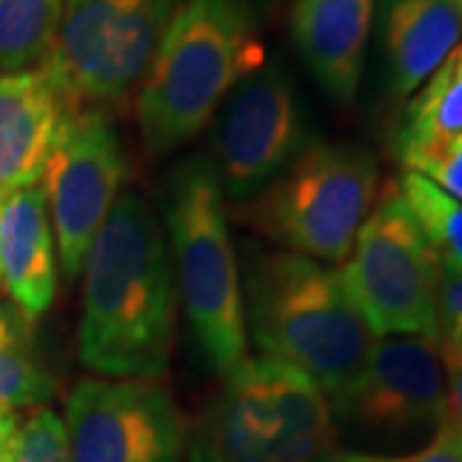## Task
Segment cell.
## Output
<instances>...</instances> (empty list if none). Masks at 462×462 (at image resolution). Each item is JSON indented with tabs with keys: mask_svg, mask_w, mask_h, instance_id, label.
I'll return each mask as SVG.
<instances>
[{
	"mask_svg": "<svg viewBox=\"0 0 462 462\" xmlns=\"http://www.w3.org/2000/svg\"><path fill=\"white\" fill-rule=\"evenodd\" d=\"M80 360L114 380L162 378L172 357L178 285L165 231L139 193H121L85 254Z\"/></svg>",
	"mask_w": 462,
	"mask_h": 462,
	"instance_id": "1",
	"label": "cell"
},
{
	"mask_svg": "<svg viewBox=\"0 0 462 462\" xmlns=\"http://www.w3.org/2000/svg\"><path fill=\"white\" fill-rule=\"evenodd\" d=\"M239 281L245 329L267 360L296 367L327 396L363 367L378 337L339 270L285 249L245 245Z\"/></svg>",
	"mask_w": 462,
	"mask_h": 462,
	"instance_id": "2",
	"label": "cell"
},
{
	"mask_svg": "<svg viewBox=\"0 0 462 462\" xmlns=\"http://www.w3.org/2000/svg\"><path fill=\"white\" fill-rule=\"evenodd\" d=\"M263 62L249 0H182L136 96L147 154L167 157L193 142L236 83Z\"/></svg>",
	"mask_w": 462,
	"mask_h": 462,
	"instance_id": "3",
	"label": "cell"
},
{
	"mask_svg": "<svg viewBox=\"0 0 462 462\" xmlns=\"http://www.w3.org/2000/svg\"><path fill=\"white\" fill-rule=\"evenodd\" d=\"M170 263L203 355L224 380L249 360L239 263L231 247L226 199L208 157H185L162 188Z\"/></svg>",
	"mask_w": 462,
	"mask_h": 462,
	"instance_id": "4",
	"label": "cell"
},
{
	"mask_svg": "<svg viewBox=\"0 0 462 462\" xmlns=\"http://www.w3.org/2000/svg\"><path fill=\"white\" fill-rule=\"evenodd\" d=\"M337 421L327 393L296 367L252 360L224 380L188 442L190 462H329Z\"/></svg>",
	"mask_w": 462,
	"mask_h": 462,
	"instance_id": "5",
	"label": "cell"
},
{
	"mask_svg": "<svg viewBox=\"0 0 462 462\" xmlns=\"http://www.w3.org/2000/svg\"><path fill=\"white\" fill-rule=\"evenodd\" d=\"M375 154L355 142H311L257 196L239 203L249 229L285 252L345 263L380 193Z\"/></svg>",
	"mask_w": 462,
	"mask_h": 462,
	"instance_id": "6",
	"label": "cell"
},
{
	"mask_svg": "<svg viewBox=\"0 0 462 462\" xmlns=\"http://www.w3.org/2000/svg\"><path fill=\"white\" fill-rule=\"evenodd\" d=\"M182 0H65L44 72L65 108L111 111L139 96Z\"/></svg>",
	"mask_w": 462,
	"mask_h": 462,
	"instance_id": "7",
	"label": "cell"
},
{
	"mask_svg": "<svg viewBox=\"0 0 462 462\" xmlns=\"http://www.w3.org/2000/svg\"><path fill=\"white\" fill-rule=\"evenodd\" d=\"M375 337L439 334L442 267L421 236L396 180L385 182L339 270Z\"/></svg>",
	"mask_w": 462,
	"mask_h": 462,
	"instance_id": "8",
	"label": "cell"
},
{
	"mask_svg": "<svg viewBox=\"0 0 462 462\" xmlns=\"http://www.w3.org/2000/svg\"><path fill=\"white\" fill-rule=\"evenodd\" d=\"M314 139L296 83L275 62L239 80L214 116L211 157L224 199L245 203L275 180Z\"/></svg>",
	"mask_w": 462,
	"mask_h": 462,
	"instance_id": "9",
	"label": "cell"
},
{
	"mask_svg": "<svg viewBox=\"0 0 462 462\" xmlns=\"http://www.w3.org/2000/svg\"><path fill=\"white\" fill-rule=\"evenodd\" d=\"M329 398L331 416L373 442L434 434L447 413V375L430 337H378L363 367Z\"/></svg>",
	"mask_w": 462,
	"mask_h": 462,
	"instance_id": "10",
	"label": "cell"
},
{
	"mask_svg": "<svg viewBox=\"0 0 462 462\" xmlns=\"http://www.w3.org/2000/svg\"><path fill=\"white\" fill-rule=\"evenodd\" d=\"M44 178L57 257L75 281L126 178V154L106 111L65 108Z\"/></svg>",
	"mask_w": 462,
	"mask_h": 462,
	"instance_id": "11",
	"label": "cell"
},
{
	"mask_svg": "<svg viewBox=\"0 0 462 462\" xmlns=\"http://www.w3.org/2000/svg\"><path fill=\"white\" fill-rule=\"evenodd\" d=\"M69 462H188L172 393L154 380L83 378L67 398Z\"/></svg>",
	"mask_w": 462,
	"mask_h": 462,
	"instance_id": "12",
	"label": "cell"
},
{
	"mask_svg": "<svg viewBox=\"0 0 462 462\" xmlns=\"http://www.w3.org/2000/svg\"><path fill=\"white\" fill-rule=\"evenodd\" d=\"M378 50L391 98L403 100L460 47L457 0H375Z\"/></svg>",
	"mask_w": 462,
	"mask_h": 462,
	"instance_id": "13",
	"label": "cell"
},
{
	"mask_svg": "<svg viewBox=\"0 0 462 462\" xmlns=\"http://www.w3.org/2000/svg\"><path fill=\"white\" fill-rule=\"evenodd\" d=\"M375 0H296L291 32L298 54L331 100L349 106L363 80Z\"/></svg>",
	"mask_w": 462,
	"mask_h": 462,
	"instance_id": "14",
	"label": "cell"
},
{
	"mask_svg": "<svg viewBox=\"0 0 462 462\" xmlns=\"http://www.w3.org/2000/svg\"><path fill=\"white\" fill-rule=\"evenodd\" d=\"M65 103L47 72L0 75V199L44 178Z\"/></svg>",
	"mask_w": 462,
	"mask_h": 462,
	"instance_id": "15",
	"label": "cell"
},
{
	"mask_svg": "<svg viewBox=\"0 0 462 462\" xmlns=\"http://www.w3.org/2000/svg\"><path fill=\"white\" fill-rule=\"evenodd\" d=\"M3 291L29 321L47 314L57 296V245L44 188L32 185L0 206Z\"/></svg>",
	"mask_w": 462,
	"mask_h": 462,
	"instance_id": "16",
	"label": "cell"
},
{
	"mask_svg": "<svg viewBox=\"0 0 462 462\" xmlns=\"http://www.w3.org/2000/svg\"><path fill=\"white\" fill-rule=\"evenodd\" d=\"M462 134V47L449 51L442 65L416 90L401 116L393 152L431 144Z\"/></svg>",
	"mask_w": 462,
	"mask_h": 462,
	"instance_id": "17",
	"label": "cell"
},
{
	"mask_svg": "<svg viewBox=\"0 0 462 462\" xmlns=\"http://www.w3.org/2000/svg\"><path fill=\"white\" fill-rule=\"evenodd\" d=\"M65 0H0V75L44 67Z\"/></svg>",
	"mask_w": 462,
	"mask_h": 462,
	"instance_id": "18",
	"label": "cell"
},
{
	"mask_svg": "<svg viewBox=\"0 0 462 462\" xmlns=\"http://www.w3.org/2000/svg\"><path fill=\"white\" fill-rule=\"evenodd\" d=\"M401 196L411 211L416 226L434 252L442 273L462 278V203L447 196L434 182L406 172L398 182Z\"/></svg>",
	"mask_w": 462,
	"mask_h": 462,
	"instance_id": "19",
	"label": "cell"
},
{
	"mask_svg": "<svg viewBox=\"0 0 462 462\" xmlns=\"http://www.w3.org/2000/svg\"><path fill=\"white\" fill-rule=\"evenodd\" d=\"M51 396L54 383L26 349L0 352V409H33Z\"/></svg>",
	"mask_w": 462,
	"mask_h": 462,
	"instance_id": "20",
	"label": "cell"
},
{
	"mask_svg": "<svg viewBox=\"0 0 462 462\" xmlns=\"http://www.w3.org/2000/svg\"><path fill=\"white\" fill-rule=\"evenodd\" d=\"M406 172H416L462 203V134L396 154Z\"/></svg>",
	"mask_w": 462,
	"mask_h": 462,
	"instance_id": "21",
	"label": "cell"
},
{
	"mask_svg": "<svg viewBox=\"0 0 462 462\" xmlns=\"http://www.w3.org/2000/svg\"><path fill=\"white\" fill-rule=\"evenodd\" d=\"M8 462H69L65 421L51 409H36L18 424Z\"/></svg>",
	"mask_w": 462,
	"mask_h": 462,
	"instance_id": "22",
	"label": "cell"
},
{
	"mask_svg": "<svg viewBox=\"0 0 462 462\" xmlns=\"http://www.w3.org/2000/svg\"><path fill=\"white\" fill-rule=\"evenodd\" d=\"M329 462H462V434L442 421V427L431 434L430 445L411 455H370V452H342L337 449Z\"/></svg>",
	"mask_w": 462,
	"mask_h": 462,
	"instance_id": "23",
	"label": "cell"
},
{
	"mask_svg": "<svg viewBox=\"0 0 462 462\" xmlns=\"http://www.w3.org/2000/svg\"><path fill=\"white\" fill-rule=\"evenodd\" d=\"M32 337V321L14 303H0V352L23 349Z\"/></svg>",
	"mask_w": 462,
	"mask_h": 462,
	"instance_id": "24",
	"label": "cell"
},
{
	"mask_svg": "<svg viewBox=\"0 0 462 462\" xmlns=\"http://www.w3.org/2000/svg\"><path fill=\"white\" fill-rule=\"evenodd\" d=\"M437 349H439L445 370L462 367V314L439 319Z\"/></svg>",
	"mask_w": 462,
	"mask_h": 462,
	"instance_id": "25",
	"label": "cell"
},
{
	"mask_svg": "<svg viewBox=\"0 0 462 462\" xmlns=\"http://www.w3.org/2000/svg\"><path fill=\"white\" fill-rule=\"evenodd\" d=\"M447 373V413L445 421L462 434V367H452Z\"/></svg>",
	"mask_w": 462,
	"mask_h": 462,
	"instance_id": "26",
	"label": "cell"
},
{
	"mask_svg": "<svg viewBox=\"0 0 462 462\" xmlns=\"http://www.w3.org/2000/svg\"><path fill=\"white\" fill-rule=\"evenodd\" d=\"M462 314V278H442L439 288V319Z\"/></svg>",
	"mask_w": 462,
	"mask_h": 462,
	"instance_id": "27",
	"label": "cell"
},
{
	"mask_svg": "<svg viewBox=\"0 0 462 462\" xmlns=\"http://www.w3.org/2000/svg\"><path fill=\"white\" fill-rule=\"evenodd\" d=\"M18 413L11 409H0V462H8L11 449H14V439L18 431Z\"/></svg>",
	"mask_w": 462,
	"mask_h": 462,
	"instance_id": "28",
	"label": "cell"
},
{
	"mask_svg": "<svg viewBox=\"0 0 462 462\" xmlns=\"http://www.w3.org/2000/svg\"><path fill=\"white\" fill-rule=\"evenodd\" d=\"M0 206H3V199H0ZM0 293H3V273H0Z\"/></svg>",
	"mask_w": 462,
	"mask_h": 462,
	"instance_id": "29",
	"label": "cell"
},
{
	"mask_svg": "<svg viewBox=\"0 0 462 462\" xmlns=\"http://www.w3.org/2000/svg\"><path fill=\"white\" fill-rule=\"evenodd\" d=\"M457 5H460V8H462V0H457Z\"/></svg>",
	"mask_w": 462,
	"mask_h": 462,
	"instance_id": "30",
	"label": "cell"
}]
</instances>
